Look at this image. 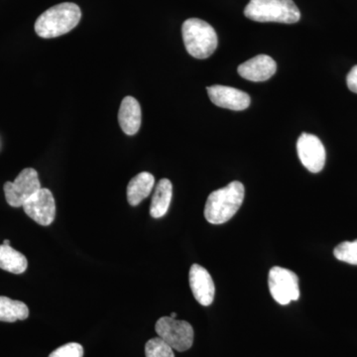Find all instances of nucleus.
Segmentation results:
<instances>
[{
  "instance_id": "nucleus-1",
  "label": "nucleus",
  "mask_w": 357,
  "mask_h": 357,
  "mask_svg": "<svg viewBox=\"0 0 357 357\" xmlns=\"http://www.w3.org/2000/svg\"><path fill=\"white\" fill-rule=\"evenodd\" d=\"M244 185L238 181L211 192L204 206V218L211 225H222L234 218L244 199Z\"/></svg>"
},
{
  "instance_id": "nucleus-2",
  "label": "nucleus",
  "mask_w": 357,
  "mask_h": 357,
  "mask_svg": "<svg viewBox=\"0 0 357 357\" xmlns=\"http://www.w3.org/2000/svg\"><path fill=\"white\" fill-rule=\"evenodd\" d=\"M81 18V9L77 4L70 2L58 4L39 16L35 22V32L41 38H56L72 31Z\"/></svg>"
},
{
  "instance_id": "nucleus-3",
  "label": "nucleus",
  "mask_w": 357,
  "mask_h": 357,
  "mask_svg": "<svg viewBox=\"0 0 357 357\" xmlns=\"http://www.w3.org/2000/svg\"><path fill=\"white\" fill-rule=\"evenodd\" d=\"M244 15L256 22L293 24L300 20L299 8L293 0H250Z\"/></svg>"
},
{
  "instance_id": "nucleus-4",
  "label": "nucleus",
  "mask_w": 357,
  "mask_h": 357,
  "mask_svg": "<svg viewBox=\"0 0 357 357\" xmlns=\"http://www.w3.org/2000/svg\"><path fill=\"white\" fill-rule=\"evenodd\" d=\"M183 40L188 53L196 59H206L217 50L218 35L206 21L191 18L182 26Z\"/></svg>"
},
{
  "instance_id": "nucleus-5",
  "label": "nucleus",
  "mask_w": 357,
  "mask_h": 357,
  "mask_svg": "<svg viewBox=\"0 0 357 357\" xmlns=\"http://www.w3.org/2000/svg\"><path fill=\"white\" fill-rule=\"evenodd\" d=\"M155 331L175 351H187L194 344V328L188 321L163 317L157 321Z\"/></svg>"
},
{
  "instance_id": "nucleus-6",
  "label": "nucleus",
  "mask_w": 357,
  "mask_h": 357,
  "mask_svg": "<svg viewBox=\"0 0 357 357\" xmlns=\"http://www.w3.org/2000/svg\"><path fill=\"white\" fill-rule=\"evenodd\" d=\"M268 285L270 294L278 304L288 305L300 298L299 278L297 274L286 268H271Z\"/></svg>"
},
{
  "instance_id": "nucleus-7",
  "label": "nucleus",
  "mask_w": 357,
  "mask_h": 357,
  "mask_svg": "<svg viewBox=\"0 0 357 357\" xmlns=\"http://www.w3.org/2000/svg\"><path fill=\"white\" fill-rule=\"evenodd\" d=\"M40 189L38 173L33 168L21 171L14 182H6L3 187L7 204L13 208L24 206Z\"/></svg>"
},
{
  "instance_id": "nucleus-8",
  "label": "nucleus",
  "mask_w": 357,
  "mask_h": 357,
  "mask_svg": "<svg viewBox=\"0 0 357 357\" xmlns=\"http://www.w3.org/2000/svg\"><path fill=\"white\" fill-rule=\"evenodd\" d=\"M297 152L301 163L310 172L316 174L323 170L326 164L325 146L318 136L302 133L297 141Z\"/></svg>"
},
{
  "instance_id": "nucleus-9",
  "label": "nucleus",
  "mask_w": 357,
  "mask_h": 357,
  "mask_svg": "<svg viewBox=\"0 0 357 357\" xmlns=\"http://www.w3.org/2000/svg\"><path fill=\"white\" fill-rule=\"evenodd\" d=\"M26 215L35 222L48 227L56 217V202L50 190L40 189L23 206Z\"/></svg>"
},
{
  "instance_id": "nucleus-10",
  "label": "nucleus",
  "mask_w": 357,
  "mask_h": 357,
  "mask_svg": "<svg viewBox=\"0 0 357 357\" xmlns=\"http://www.w3.org/2000/svg\"><path fill=\"white\" fill-rule=\"evenodd\" d=\"M211 102L218 107L241 112L250 105V96L241 89L227 86H211L206 89Z\"/></svg>"
},
{
  "instance_id": "nucleus-11",
  "label": "nucleus",
  "mask_w": 357,
  "mask_h": 357,
  "mask_svg": "<svg viewBox=\"0 0 357 357\" xmlns=\"http://www.w3.org/2000/svg\"><path fill=\"white\" fill-rule=\"evenodd\" d=\"M189 282L192 295L197 302L202 306H210L215 299V287L208 270L199 264L192 265Z\"/></svg>"
},
{
  "instance_id": "nucleus-12",
  "label": "nucleus",
  "mask_w": 357,
  "mask_h": 357,
  "mask_svg": "<svg viewBox=\"0 0 357 357\" xmlns=\"http://www.w3.org/2000/svg\"><path fill=\"white\" fill-rule=\"evenodd\" d=\"M277 70L276 62L267 55H258L239 66V76L251 82H265L274 76Z\"/></svg>"
},
{
  "instance_id": "nucleus-13",
  "label": "nucleus",
  "mask_w": 357,
  "mask_h": 357,
  "mask_svg": "<svg viewBox=\"0 0 357 357\" xmlns=\"http://www.w3.org/2000/svg\"><path fill=\"white\" fill-rule=\"evenodd\" d=\"M141 119L142 115L138 100L133 96H126L119 112V122L122 131L128 135L137 133L141 126Z\"/></svg>"
},
{
  "instance_id": "nucleus-14",
  "label": "nucleus",
  "mask_w": 357,
  "mask_h": 357,
  "mask_svg": "<svg viewBox=\"0 0 357 357\" xmlns=\"http://www.w3.org/2000/svg\"><path fill=\"white\" fill-rule=\"evenodd\" d=\"M155 185V178L152 174L142 172L131 178L128 185V201L132 206H138L151 194Z\"/></svg>"
},
{
  "instance_id": "nucleus-15",
  "label": "nucleus",
  "mask_w": 357,
  "mask_h": 357,
  "mask_svg": "<svg viewBox=\"0 0 357 357\" xmlns=\"http://www.w3.org/2000/svg\"><path fill=\"white\" fill-rule=\"evenodd\" d=\"M173 196V185L168 178H162L155 187L153 198L150 206V215L152 218L164 217L170 208Z\"/></svg>"
},
{
  "instance_id": "nucleus-16",
  "label": "nucleus",
  "mask_w": 357,
  "mask_h": 357,
  "mask_svg": "<svg viewBox=\"0 0 357 357\" xmlns=\"http://www.w3.org/2000/svg\"><path fill=\"white\" fill-rule=\"evenodd\" d=\"M28 267L27 258L10 245H0V268L13 274L24 273Z\"/></svg>"
},
{
  "instance_id": "nucleus-17",
  "label": "nucleus",
  "mask_w": 357,
  "mask_h": 357,
  "mask_svg": "<svg viewBox=\"0 0 357 357\" xmlns=\"http://www.w3.org/2000/svg\"><path fill=\"white\" fill-rule=\"evenodd\" d=\"M29 317L27 305L21 301L0 296V321L14 323L16 321H24Z\"/></svg>"
},
{
  "instance_id": "nucleus-18",
  "label": "nucleus",
  "mask_w": 357,
  "mask_h": 357,
  "mask_svg": "<svg viewBox=\"0 0 357 357\" xmlns=\"http://www.w3.org/2000/svg\"><path fill=\"white\" fill-rule=\"evenodd\" d=\"M145 356L146 357H175L172 347L159 337L148 340L145 345Z\"/></svg>"
},
{
  "instance_id": "nucleus-19",
  "label": "nucleus",
  "mask_w": 357,
  "mask_h": 357,
  "mask_svg": "<svg viewBox=\"0 0 357 357\" xmlns=\"http://www.w3.org/2000/svg\"><path fill=\"white\" fill-rule=\"evenodd\" d=\"M333 255L340 261L357 265V239L338 244L333 250Z\"/></svg>"
},
{
  "instance_id": "nucleus-20",
  "label": "nucleus",
  "mask_w": 357,
  "mask_h": 357,
  "mask_svg": "<svg viewBox=\"0 0 357 357\" xmlns=\"http://www.w3.org/2000/svg\"><path fill=\"white\" fill-rule=\"evenodd\" d=\"M49 357H84V347L77 342H69L55 349Z\"/></svg>"
},
{
  "instance_id": "nucleus-21",
  "label": "nucleus",
  "mask_w": 357,
  "mask_h": 357,
  "mask_svg": "<svg viewBox=\"0 0 357 357\" xmlns=\"http://www.w3.org/2000/svg\"><path fill=\"white\" fill-rule=\"evenodd\" d=\"M347 84L352 93H357V65L354 66L347 75Z\"/></svg>"
},
{
  "instance_id": "nucleus-22",
  "label": "nucleus",
  "mask_w": 357,
  "mask_h": 357,
  "mask_svg": "<svg viewBox=\"0 0 357 357\" xmlns=\"http://www.w3.org/2000/svg\"><path fill=\"white\" fill-rule=\"evenodd\" d=\"M4 245H10V241H8V239H6V241H3Z\"/></svg>"
},
{
  "instance_id": "nucleus-23",
  "label": "nucleus",
  "mask_w": 357,
  "mask_h": 357,
  "mask_svg": "<svg viewBox=\"0 0 357 357\" xmlns=\"http://www.w3.org/2000/svg\"><path fill=\"white\" fill-rule=\"evenodd\" d=\"M171 318L176 319L177 318V314L176 312H172V314H170Z\"/></svg>"
}]
</instances>
